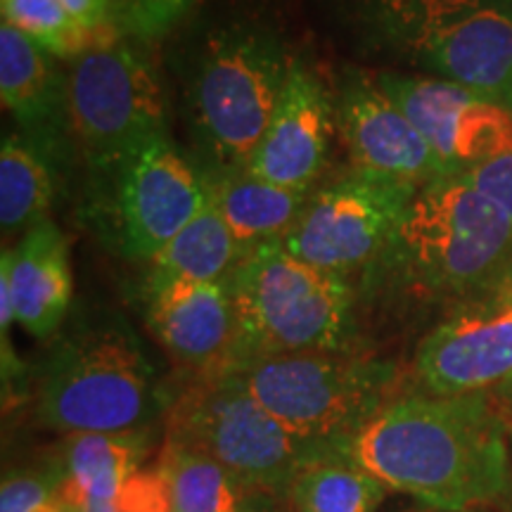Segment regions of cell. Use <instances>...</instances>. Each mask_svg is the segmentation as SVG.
Wrapping results in <instances>:
<instances>
[{"label":"cell","instance_id":"cell-30","mask_svg":"<svg viewBox=\"0 0 512 512\" xmlns=\"http://www.w3.org/2000/svg\"><path fill=\"white\" fill-rule=\"evenodd\" d=\"M60 3L79 22V27L93 36L98 46L117 41L114 38L110 0H60Z\"/></svg>","mask_w":512,"mask_h":512},{"label":"cell","instance_id":"cell-11","mask_svg":"<svg viewBox=\"0 0 512 512\" xmlns=\"http://www.w3.org/2000/svg\"><path fill=\"white\" fill-rule=\"evenodd\" d=\"M418 190L392 178L351 171L313 192L280 245L306 264L337 275L377 264Z\"/></svg>","mask_w":512,"mask_h":512},{"label":"cell","instance_id":"cell-28","mask_svg":"<svg viewBox=\"0 0 512 512\" xmlns=\"http://www.w3.org/2000/svg\"><path fill=\"white\" fill-rule=\"evenodd\" d=\"M60 472H15L0 486V512H36L57 494Z\"/></svg>","mask_w":512,"mask_h":512},{"label":"cell","instance_id":"cell-20","mask_svg":"<svg viewBox=\"0 0 512 512\" xmlns=\"http://www.w3.org/2000/svg\"><path fill=\"white\" fill-rule=\"evenodd\" d=\"M147 451H150L147 430L69 434L62 441V472L57 489L110 501L128 479L143 470Z\"/></svg>","mask_w":512,"mask_h":512},{"label":"cell","instance_id":"cell-12","mask_svg":"<svg viewBox=\"0 0 512 512\" xmlns=\"http://www.w3.org/2000/svg\"><path fill=\"white\" fill-rule=\"evenodd\" d=\"M384 93L422 133L446 176H460L512 152V112L460 83L384 72Z\"/></svg>","mask_w":512,"mask_h":512},{"label":"cell","instance_id":"cell-34","mask_svg":"<svg viewBox=\"0 0 512 512\" xmlns=\"http://www.w3.org/2000/svg\"><path fill=\"white\" fill-rule=\"evenodd\" d=\"M510 448H512V432H510Z\"/></svg>","mask_w":512,"mask_h":512},{"label":"cell","instance_id":"cell-24","mask_svg":"<svg viewBox=\"0 0 512 512\" xmlns=\"http://www.w3.org/2000/svg\"><path fill=\"white\" fill-rule=\"evenodd\" d=\"M159 465L169 477L174 512H264L254 505L261 496L202 453L164 439Z\"/></svg>","mask_w":512,"mask_h":512},{"label":"cell","instance_id":"cell-1","mask_svg":"<svg viewBox=\"0 0 512 512\" xmlns=\"http://www.w3.org/2000/svg\"><path fill=\"white\" fill-rule=\"evenodd\" d=\"M510 425L491 394L389 401L339 446L392 491L434 510H472L510 489Z\"/></svg>","mask_w":512,"mask_h":512},{"label":"cell","instance_id":"cell-8","mask_svg":"<svg viewBox=\"0 0 512 512\" xmlns=\"http://www.w3.org/2000/svg\"><path fill=\"white\" fill-rule=\"evenodd\" d=\"M235 377L299 439L339 448L389 403L394 368L356 351L254 356L216 368Z\"/></svg>","mask_w":512,"mask_h":512},{"label":"cell","instance_id":"cell-29","mask_svg":"<svg viewBox=\"0 0 512 512\" xmlns=\"http://www.w3.org/2000/svg\"><path fill=\"white\" fill-rule=\"evenodd\" d=\"M512 221V152L463 174Z\"/></svg>","mask_w":512,"mask_h":512},{"label":"cell","instance_id":"cell-14","mask_svg":"<svg viewBox=\"0 0 512 512\" xmlns=\"http://www.w3.org/2000/svg\"><path fill=\"white\" fill-rule=\"evenodd\" d=\"M415 377L425 394H498L512 387V297L463 313L422 339Z\"/></svg>","mask_w":512,"mask_h":512},{"label":"cell","instance_id":"cell-10","mask_svg":"<svg viewBox=\"0 0 512 512\" xmlns=\"http://www.w3.org/2000/svg\"><path fill=\"white\" fill-rule=\"evenodd\" d=\"M95 183L105 240L145 264L211 202L204 166L190 164L169 133L138 147Z\"/></svg>","mask_w":512,"mask_h":512},{"label":"cell","instance_id":"cell-13","mask_svg":"<svg viewBox=\"0 0 512 512\" xmlns=\"http://www.w3.org/2000/svg\"><path fill=\"white\" fill-rule=\"evenodd\" d=\"M335 121L354 171L392 178L415 188L444 178L432 147L382 91L373 74L347 69L339 81Z\"/></svg>","mask_w":512,"mask_h":512},{"label":"cell","instance_id":"cell-3","mask_svg":"<svg viewBox=\"0 0 512 512\" xmlns=\"http://www.w3.org/2000/svg\"><path fill=\"white\" fill-rule=\"evenodd\" d=\"M370 50L505 105L512 88V0H342Z\"/></svg>","mask_w":512,"mask_h":512},{"label":"cell","instance_id":"cell-18","mask_svg":"<svg viewBox=\"0 0 512 512\" xmlns=\"http://www.w3.org/2000/svg\"><path fill=\"white\" fill-rule=\"evenodd\" d=\"M0 95L22 136L57 166L69 155L67 74L48 50L3 22L0 27Z\"/></svg>","mask_w":512,"mask_h":512},{"label":"cell","instance_id":"cell-22","mask_svg":"<svg viewBox=\"0 0 512 512\" xmlns=\"http://www.w3.org/2000/svg\"><path fill=\"white\" fill-rule=\"evenodd\" d=\"M387 491L366 467L330 448L299 470L285 503L292 512H375Z\"/></svg>","mask_w":512,"mask_h":512},{"label":"cell","instance_id":"cell-31","mask_svg":"<svg viewBox=\"0 0 512 512\" xmlns=\"http://www.w3.org/2000/svg\"><path fill=\"white\" fill-rule=\"evenodd\" d=\"M57 494H60L62 501L72 508V512H117L112 501H98V498H88L62 489H57Z\"/></svg>","mask_w":512,"mask_h":512},{"label":"cell","instance_id":"cell-15","mask_svg":"<svg viewBox=\"0 0 512 512\" xmlns=\"http://www.w3.org/2000/svg\"><path fill=\"white\" fill-rule=\"evenodd\" d=\"M335 105L313 69L292 60L283 95L247 171L261 181L292 190H311L328 159Z\"/></svg>","mask_w":512,"mask_h":512},{"label":"cell","instance_id":"cell-7","mask_svg":"<svg viewBox=\"0 0 512 512\" xmlns=\"http://www.w3.org/2000/svg\"><path fill=\"white\" fill-rule=\"evenodd\" d=\"M166 439L219 463L261 498H280L332 446L299 439L223 370L197 373L164 413Z\"/></svg>","mask_w":512,"mask_h":512},{"label":"cell","instance_id":"cell-4","mask_svg":"<svg viewBox=\"0 0 512 512\" xmlns=\"http://www.w3.org/2000/svg\"><path fill=\"white\" fill-rule=\"evenodd\" d=\"M169 399L131 325L119 318L83 325L50 351L38 380L36 415L64 434L147 430Z\"/></svg>","mask_w":512,"mask_h":512},{"label":"cell","instance_id":"cell-26","mask_svg":"<svg viewBox=\"0 0 512 512\" xmlns=\"http://www.w3.org/2000/svg\"><path fill=\"white\" fill-rule=\"evenodd\" d=\"M195 5L197 0H119L117 12L124 29L138 41H159Z\"/></svg>","mask_w":512,"mask_h":512},{"label":"cell","instance_id":"cell-6","mask_svg":"<svg viewBox=\"0 0 512 512\" xmlns=\"http://www.w3.org/2000/svg\"><path fill=\"white\" fill-rule=\"evenodd\" d=\"M294 57L254 19L216 29L197 55L185 100L207 169H247L283 95Z\"/></svg>","mask_w":512,"mask_h":512},{"label":"cell","instance_id":"cell-21","mask_svg":"<svg viewBox=\"0 0 512 512\" xmlns=\"http://www.w3.org/2000/svg\"><path fill=\"white\" fill-rule=\"evenodd\" d=\"M247 256L249 252L228 228L221 211L209 202L176 238L147 261V278L226 283Z\"/></svg>","mask_w":512,"mask_h":512},{"label":"cell","instance_id":"cell-32","mask_svg":"<svg viewBox=\"0 0 512 512\" xmlns=\"http://www.w3.org/2000/svg\"><path fill=\"white\" fill-rule=\"evenodd\" d=\"M505 107H508V110L512 112V88H510V93H508V98H505Z\"/></svg>","mask_w":512,"mask_h":512},{"label":"cell","instance_id":"cell-23","mask_svg":"<svg viewBox=\"0 0 512 512\" xmlns=\"http://www.w3.org/2000/svg\"><path fill=\"white\" fill-rule=\"evenodd\" d=\"M55 164L38 147L10 133L0 147V223L3 233L31 230L48 221L55 200Z\"/></svg>","mask_w":512,"mask_h":512},{"label":"cell","instance_id":"cell-16","mask_svg":"<svg viewBox=\"0 0 512 512\" xmlns=\"http://www.w3.org/2000/svg\"><path fill=\"white\" fill-rule=\"evenodd\" d=\"M147 330L176 361L197 373L226 366L235 347V311L226 283L145 280Z\"/></svg>","mask_w":512,"mask_h":512},{"label":"cell","instance_id":"cell-9","mask_svg":"<svg viewBox=\"0 0 512 512\" xmlns=\"http://www.w3.org/2000/svg\"><path fill=\"white\" fill-rule=\"evenodd\" d=\"M67 117L72 143L93 178L110 174L138 147L166 133L155 69L124 41L95 46L69 64Z\"/></svg>","mask_w":512,"mask_h":512},{"label":"cell","instance_id":"cell-19","mask_svg":"<svg viewBox=\"0 0 512 512\" xmlns=\"http://www.w3.org/2000/svg\"><path fill=\"white\" fill-rule=\"evenodd\" d=\"M211 204L221 211L228 228L249 254L280 242L304 214L311 190H292L249 174L247 169H207Z\"/></svg>","mask_w":512,"mask_h":512},{"label":"cell","instance_id":"cell-33","mask_svg":"<svg viewBox=\"0 0 512 512\" xmlns=\"http://www.w3.org/2000/svg\"><path fill=\"white\" fill-rule=\"evenodd\" d=\"M437 512H472V510H437Z\"/></svg>","mask_w":512,"mask_h":512},{"label":"cell","instance_id":"cell-5","mask_svg":"<svg viewBox=\"0 0 512 512\" xmlns=\"http://www.w3.org/2000/svg\"><path fill=\"white\" fill-rule=\"evenodd\" d=\"M226 285L235 311L230 361L302 351H351L356 320L347 275L306 264L280 242H271L254 249Z\"/></svg>","mask_w":512,"mask_h":512},{"label":"cell","instance_id":"cell-17","mask_svg":"<svg viewBox=\"0 0 512 512\" xmlns=\"http://www.w3.org/2000/svg\"><path fill=\"white\" fill-rule=\"evenodd\" d=\"M74 294L67 238L53 221L24 233L0 259V330L8 344L12 323L31 337L48 339L60 330Z\"/></svg>","mask_w":512,"mask_h":512},{"label":"cell","instance_id":"cell-25","mask_svg":"<svg viewBox=\"0 0 512 512\" xmlns=\"http://www.w3.org/2000/svg\"><path fill=\"white\" fill-rule=\"evenodd\" d=\"M3 22L48 50L55 60L74 62L98 46L60 0H0Z\"/></svg>","mask_w":512,"mask_h":512},{"label":"cell","instance_id":"cell-2","mask_svg":"<svg viewBox=\"0 0 512 512\" xmlns=\"http://www.w3.org/2000/svg\"><path fill=\"white\" fill-rule=\"evenodd\" d=\"M377 264L441 297L512 292V221L463 174L437 178L415 192Z\"/></svg>","mask_w":512,"mask_h":512},{"label":"cell","instance_id":"cell-27","mask_svg":"<svg viewBox=\"0 0 512 512\" xmlns=\"http://www.w3.org/2000/svg\"><path fill=\"white\" fill-rule=\"evenodd\" d=\"M117 512H174V496L164 467H143L110 498Z\"/></svg>","mask_w":512,"mask_h":512}]
</instances>
